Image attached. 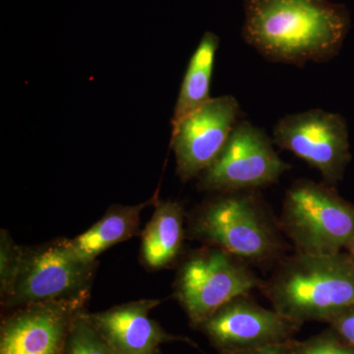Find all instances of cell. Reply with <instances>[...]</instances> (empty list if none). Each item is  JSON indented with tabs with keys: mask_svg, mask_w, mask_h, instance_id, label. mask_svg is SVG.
Here are the masks:
<instances>
[{
	"mask_svg": "<svg viewBox=\"0 0 354 354\" xmlns=\"http://www.w3.org/2000/svg\"><path fill=\"white\" fill-rule=\"evenodd\" d=\"M300 327L276 310L266 309L243 295L216 310L197 329L223 353L291 341Z\"/></svg>",
	"mask_w": 354,
	"mask_h": 354,
	"instance_id": "cell-11",
	"label": "cell"
},
{
	"mask_svg": "<svg viewBox=\"0 0 354 354\" xmlns=\"http://www.w3.org/2000/svg\"><path fill=\"white\" fill-rule=\"evenodd\" d=\"M81 312L70 330L65 354H114L102 335Z\"/></svg>",
	"mask_w": 354,
	"mask_h": 354,
	"instance_id": "cell-16",
	"label": "cell"
},
{
	"mask_svg": "<svg viewBox=\"0 0 354 354\" xmlns=\"http://www.w3.org/2000/svg\"><path fill=\"white\" fill-rule=\"evenodd\" d=\"M146 354H160V351H158V349H157V351H152V353H146Z\"/></svg>",
	"mask_w": 354,
	"mask_h": 354,
	"instance_id": "cell-22",
	"label": "cell"
},
{
	"mask_svg": "<svg viewBox=\"0 0 354 354\" xmlns=\"http://www.w3.org/2000/svg\"><path fill=\"white\" fill-rule=\"evenodd\" d=\"M346 248L348 249L349 256H351V259L354 261V236L353 239H351V241L349 242V244Z\"/></svg>",
	"mask_w": 354,
	"mask_h": 354,
	"instance_id": "cell-21",
	"label": "cell"
},
{
	"mask_svg": "<svg viewBox=\"0 0 354 354\" xmlns=\"http://www.w3.org/2000/svg\"><path fill=\"white\" fill-rule=\"evenodd\" d=\"M272 142L317 169L330 187L342 180L351 160L346 118L321 109L279 118L272 128Z\"/></svg>",
	"mask_w": 354,
	"mask_h": 354,
	"instance_id": "cell-8",
	"label": "cell"
},
{
	"mask_svg": "<svg viewBox=\"0 0 354 354\" xmlns=\"http://www.w3.org/2000/svg\"><path fill=\"white\" fill-rule=\"evenodd\" d=\"M272 143L262 128L239 120L215 162L198 177V188L223 193L258 190L278 183L290 165L279 158Z\"/></svg>",
	"mask_w": 354,
	"mask_h": 354,
	"instance_id": "cell-7",
	"label": "cell"
},
{
	"mask_svg": "<svg viewBox=\"0 0 354 354\" xmlns=\"http://www.w3.org/2000/svg\"><path fill=\"white\" fill-rule=\"evenodd\" d=\"M97 265L81 258L66 239L24 247L12 285L0 297L2 308L12 311L39 302L90 297Z\"/></svg>",
	"mask_w": 354,
	"mask_h": 354,
	"instance_id": "cell-5",
	"label": "cell"
},
{
	"mask_svg": "<svg viewBox=\"0 0 354 354\" xmlns=\"http://www.w3.org/2000/svg\"><path fill=\"white\" fill-rule=\"evenodd\" d=\"M297 354H354V349L332 333L314 335L304 342L295 341Z\"/></svg>",
	"mask_w": 354,
	"mask_h": 354,
	"instance_id": "cell-18",
	"label": "cell"
},
{
	"mask_svg": "<svg viewBox=\"0 0 354 354\" xmlns=\"http://www.w3.org/2000/svg\"><path fill=\"white\" fill-rule=\"evenodd\" d=\"M183 206L176 201H157L152 218L142 232L141 259L148 269L162 270L178 257L185 227Z\"/></svg>",
	"mask_w": 354,
	"mask_h": 354,
	"instance_id": "cell-13",
	"label": "cell"
},
{
	"mask_svg": "<svg viewBox=\"0 0 354 354\" xmlns=\"http://www.w3.org/2000/svg\"><path fill=\"white\" fill-rule=\"evenodd\" d=\"M218 46L220 38L215 32L207 31L203 35L181 84L172 118V127L212 99L209 90Z\"/></svg>",
	"mask_w": 354,
	"mask_h": 354,
	"instance_id": "cell-15",
	"label": "cell"
},
{
	"mask_svg": "<svg viewBox=\"0 0 354 354\" xmlns=\"http://www.w3.org/2000/svg\"><path fill=\"white\" fill-rule=\"evenodd\" d=\"M241 108L232 95L212 97L172 127L171 148L176 172L183 183L198 178L215 162L241 118Z\"/></svg>",
	"mask_w": 354,
	"mask_h": 354,
	"instance_id": "cell-9",
	"label": "cell"
},
{
	"mask_svg": "<svg viewBox=\"0 0 354 354\" xmlns=\"http://www.w3.org/2000/svg\"><path fill=\"white\" fill-rule=\"evenodd\" d=\"M295 339L281 342V344H271L262 348L247 349V351H232L221 354H297L295 349Z\"/></svg>",
	"mask_w": 354,
	"mask_h": 354,
	"instance_id": "cell-20",
	"label": "cell"
},
{
	"mask_svg": "<svg viewBox=\"0 0 354 354\" xmlns=\"http://www.w3.org/2000/svg\"><path fill=\"white\" fill-rule=\"evenodd\" d=\"M272 309L299 326L330 323L354 305V261L346 254L295 252L261 286Z\"/></svg>",
	"mask_w": 354,
	"mask_h": 354,
	"instance_id": "cell-2",
	"label": "cell"
},
{
	"mask_svg": "<svg viewBox=\"0 0 354 354\" xmlns=\"http://www.w3.org/2000/svg\"><path fill=\"white\" fill-rule=\"evenodd\" d=\"M262 285L248 263L218 247L205 245L193 251L180 266L174 290L191 325L197 329L221 306Z\"/></svg>",
	"mask_w": 354,
	"mask_h": 354,
	"instance_id": "cell-6",
	"label": "cell"
},
{
	"mask_svg": "<svg viewBox=\"0 0 354 354\" xmlns=\"http://www.w3.org/2000/svg\"><path fill=\"white\" fill-rule=\"evenodd\" d=\"M190 216L188 235L246 263L274 260L283 250L279 221L258 190L215 193Z\"/></svg>",
	"mask_w": 354,
	"mask_h": 354,
	"instance_id": "cell-3",
	"label": "cell"
},
{
	"mask_svg": "<svg viewBox=\"0 0 354 354\" xmlns=\"http://www.w3.org/2000/svg\"><path fill=\"white\" fill-rule=\"evenodd\" d=\"M279 225L297 253L335 255L353 239L354 206L326 183L297 179L286 190Z\"/></svg>",
	"mask_w": 354,
	"mask_h": 354,
	"instance_id": "cell-4",
	"label": "cell"
},
{
	"mask_svg": "<svg viewBox=\"0 0 354 354\" xmlns=\"http://www.w3.org/2000/svg\"><path fill=\"white\" fill-rule=\"evenodd\" d=\"M244 41L268 62L304 66L341 51L351 19L330 0H243Z\"/></svg>",
	"mask_w": 354,
	"mask_h": 354,
	"instance_id": "cell-1",
	"label": "cell"
},
{
	"mask_svg": "<svg viewBox=\"0 0 354 354\" xmlns=\"http://www.w3.org/2000/svg\"><path fill=\"white\" fill-rule=\"evenodd\" d=\"M342 341L354 349V305L330 322Z\"/></svg>",
	"mask_w": 354,
	"mask_h": 354,
	"instance_id": "cell-19",
	"label": "cell"
},
{
	"mask_svg": "<svg viewBox=\"0 0 354 354\" xmlns=\"http://www.w3.org/2000/svg\"><path fill=\"white\" fill-rule=\"evenodd\" d=\"M23 249L6 230H0V297L12 285L19 270Z\"/></svg>",
	"mask_w": 354,
	"mask_h": 354,
	"instance_id": "cell-17",
	"label": "cell"
},
{
	"mask_svg": "<svg viewBox=\"0 0 354 354\" xmlns=\"http://www.w3.org/2000/svg\"><path fill=\"white\" fill-rule=\"evenodd\" d=\"M155 202L156 198H153L132 206L113 205L94 225L75 239H69L70 245L84 260L95 262L111 247L140 234L142 212Z\"/></svg>",
	"mask_w": 354,
	"mask_h": 354,
	"instance_id": "cell-14",
	"label": "cell"
},
{
	"mask_svg": "<svg viewBox=\"0 0 354 354\" xmlns=\"http://www.w3.org/2000/svg\"><path fill=\"white\" fill-rule=\"evenodd\" d=\"M160 304L158 299L136 300L97 313L85 312V316L114 354L152 353L165 342L193 344L187 337L169 334L151 318L150 312Z\"/></svg>",
	"mask_w": 354,
	"mask_h": 354,
	"instance_id": "cell-12",
	"label": "cell"
},
{
	"mask_svg": "<svg viewBox=\"0 0 354 354\" xmlns=\"http://www.w3.org/2000/svg\"><path fill=\"white\" fill-rule=\"evenodd\" d=\"M88 299L51 300L12 310L0 326V354H65L70 330Z\"/></svg>",
	"mask_w": 354,
	"mask_h": 354,
	"instance_id": "cell-10",
	"label": "cell"
}]
</instances>
